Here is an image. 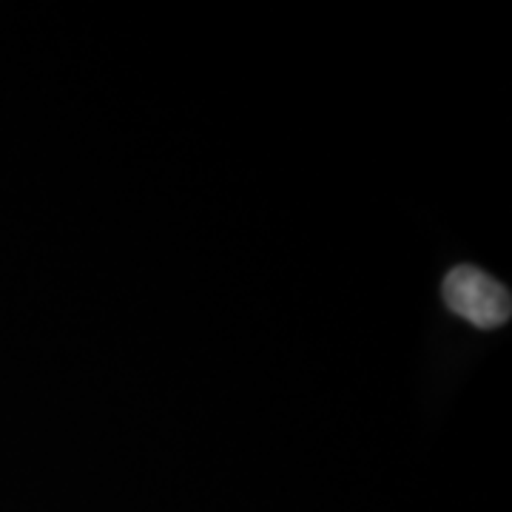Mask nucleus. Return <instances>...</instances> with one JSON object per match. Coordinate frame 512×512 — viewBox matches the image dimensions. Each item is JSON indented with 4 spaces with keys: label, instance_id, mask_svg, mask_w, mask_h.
Listing matches in <instances>:
<instances>
[{
    "label": "nucleus",
    "instance_id": "obj_1",
    "mask_svg": "<svg viewBox=\"0 0 512 512\" xmlns=\"http://www.w3.org/2000/svg\"><path fill=\"white\" fill-rule=\"evenodd\" d=\"M444 302L476 328H501L512 313L510 291L478 268L458 265L444 279Z\"/></svg>",
    "mask_w": 512,
    "mask_h": 512
}]
</instances>
